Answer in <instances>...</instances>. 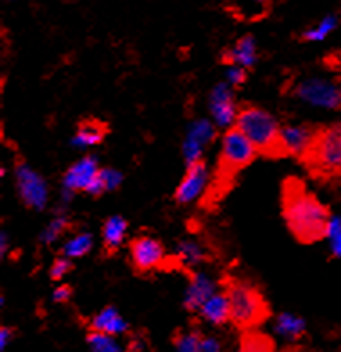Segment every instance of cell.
I'll return each instance as SVG.
<instances>
[{
	"mask_svg": "<svg viewBox=\"0 0 341 352\" xmlns=\"http://www.w3.org/2000/svg\"><path fill=\"white\" fill-rule=\"evenodd\" d=\"M272 342L263 334H246L243 340V352H272Z\"/></svg>",
	"mask_w": 341,
	"mask_h": 352,
	"instance_id": "obj_25",
	"label": "cell"
},
{
	"mask_svg": "<svg viewBox=\"0 0 341 352\" xmlns=\"http://www.w3.org/2000/svg\"><path fill=\"white\" fill-rule=\"evenodd\" d=\"M208 184V171L207 166L203 160H198V162L189 164L187 166V173L182 178L180 186L176 187L175 198L178 204L185 205L194 201L196 198L203 195V190L207 187Z\"/></svg>",
	"mask_w": 341,
	"mask_h": 352,
	"instance_id": "obj_9",
	"label": "cell"
},
{
	"mask_svg": "<svg viewBox=\"0 0 341 352\" xmlns=\"http://www.w3.org/2000/svg\"><path fill=\"white\" fill-rule=\"evenodd\" d=\"M14 176H16V187L22 201L29 209L42 210L47 205V196L49 189L42 176L36 171H32L25 162H16L14 167Z\"/></svg>",
	"mask_w": 341,
	"mask_h": 352,
	"instance_id": "obj_7",
	"label": "cell"
},
{
	"mask_svg": "<svg viewBox=\"0 0 341 352\" xmlns=\"http://www.w3.org/2000/svg\"><path fill=\"white\" fill-rule=\"evenodd\" d=\"M295 96L313 107L341 110V87L327 79H305L295 87Z\"/></svg>",
	"mask_w": 341,
	"mask_h": 352,
	"instance_id": "obj_6",
	"label": "cell"
},
{
	"mask_svg": "<svg viewBox=\"0 0 341 352\" xmlns=\"http://www.w3.org/2000/svg\"><path fill=\"white\" fill-rule=\"evenodd\" d=\"M325 237L329 239L332 255L338 257V259H341V216H331L327 236Z\"/></svg>",
	"mask_w": 341,
	"mask_h": 352,
	"instance_id": "obj_24",
	"label": "cell"
},
{
	"mask_svg": "<svg viewBox=\"0 0 341 352\" xmlns=\"http://www.w3.org/2000/svg\"><path fill=\"white\" fill-rule=\"evenodd\" d=\"M129 257H131V264L137 272L148 274L153 270L162 268V264L166 261V250L157 239L149 236H140L129 243Z\"/></svg>",
	"mask_w": 341,
	"mask_h": 352,
	"instance_id": "obj_8",
	"label": "cell"
},
{
	"mask_svg": "<svg viewBox=\"0 0 341 352\" xmlns=\"http://www.w3.org/2000/svg\"><path fill=\"white\" fill-rule=\"evenodd\" d=\"M338 23H340V19H338L336 14H329L318 25H314L313 29L305 31L304 40H307V42H322L338 28Z\"/></svg>",
	"mask_w": 341,
	"mask_h": 352,
	"instance_id": "obj_22",
	"label": "cell"
},
{
	"mask_svg": "<svg viewBox=\"0 0 341 352\" xmlns=\"http://www.w3.org/2000/svg\"><path fill=\"white\" fill-rule=\"evenodd\" d=\"M107 131V126L97 121V119H87V121H83L78 126V131H76L74 139H72V144L78 146V148L97 146L99 142H102Z\"/></svg>",
	"mask_w": 341,
	"mask_h": 352,
	"instance_id": "obj_17",
	"label": "cell"
},
{
	"mask_svg": "<svg viewBox=\"0 0 341 352\" xmlns=\"http://www.w3.org/2000/svg\"><path fill=\"white\" fill-rule=\"evenodd\" d=\"M126 230H128V223L124 218L111 216L107 219L104 227H102V243H104L108 254H113L120 246V243L124 241Z\"/></svg>",
	"mask_w": 341,
	"mask_h": 352,
	"instance_id": "obj_19",
	"label": "cell"
},
{
	"mask_svg": "<svg viewBox=\"0 0 341 352\" xmlns=\"http://www.w3.org/2000/svg\"><path fill=\"white\" fill-rule=\"evenodd\" d=\"M257 155L258 151L254 142L237 126L226 131L223 137V149L219 155V162H217L216 176L208 187V192L205 195L203 205L217 204L232 189L237 173L254 162Z\"/></svg>",
	"mask_w": 341,
	"mask_h": 352,
	"instance_id": "obj_2",
	"label": "cell"
},
{
	"mask_svg": "<svg viewBox=\"0 0 341 352\" xmlns=\"http://www.w3.org/2000/svg\"><path fill=\"white\" fill-rule=\"evenodd\" d=\"M178 255H180V263L184 264H196L203 259L201 248L192 241H182L178 245Z\"/></svg>",
	"mask_w": 341,
	"mask_h": 352,
	"instance_id": "obj_26",
	"label": "cell"
},
{
	"mask_svg": "<svg viewBox=\"0 0 341 352\" xmlns=\"http://www.w3.org/2000/svg\"><path fill=\"white\" fill-rule=\"evenodd\" d=\"M226 295L230 300L232 320L239 327H245V329L254 327L270 315L264 297L250 284L230 280L226 284Z\"/></svg>",
	"mask_w": 341,
	"mask_h": 352,
	"instance_id": "obj_5",
	"label": "cell"
},
{
	"mask_svg": "<svg viewBox=\"0 0 341 352\" xmlns=\"http://www.w3.org/2000/svg\"><path fill=\"white\" fill-rule=\"evenodd\" d=\"M70 297H72V287L67 286V284H63V286H60V287H56L54 295H52L54 302H67Z\"/></svg>",
	"mask_w": 341,
	"mask_h": 352,
	"instance_id": "obj_33",
	"label": "cell"
},
{
	"mask_svg": "<svg viewBox=\"0 0 341 352\" xmlns=\"http://www.w3.org/2000/svg\"><path fill=\"white\" fill-rule=\"evenodd\" d=\"M199 352H221V345L216 338H201Z\"/></svg>",
	"mask_w": 341,
	"mask_h": 352,
	"instance_id": "obj_32",
	"label": "cell"
},
{
	"mask_svg": "<svg viewBox=\"0 0 341 352\" xmlns=\"http://www.w3.org/2000/svg\"><path fill=\"white\" fill-rule=\"evenodd\" d=\"M69 228V219L67 218H56L54 221L49 225V227L45 228V232H43V236H42V241L43 243H54L56 239L60 236H63V232Z\"/></svg>",
	"mask_w": 341,
	"mask_h": 352,
	"instance_id": "obj_27",
	"label": "cell"
},
{
	"mask_svg": "<svg viewBox=\"0 0 341 352\" xmlns=\"http://www.w3.org/2000/svg\"><path fill=\"white\" fill-rule=\"evenodd\" d=\"M316 131H318V126H287V128H282V140L286 144L287 153L295 155L296 158H302L305 155V151L311 148L314 137H316Z\"/></svg>",
	"mask_w": 341,
	"mask_h": 352,
	"instance_id": "obj_13",
	"label": "cell"
},
{
	"mask_svg": "<svg viewBox=\"0 0 341 352\" xmlns=\"http://www.w3.org/2000/svg\"><path fill=\"white\" fill-rule=\"evenodd\" d=\"M92 331H99V333H107L116 336V334L124 333L128 329V324L124 322V318L117 313V309L113 307H107L102 309L101 313H97L92 318V324H90Z\"/></svg>",
	"mask_w": 341,
	"mask_h": 352,
	"instance_id": "obj_18",
	"label": "cell"
},
{
	"mask_svg": "<svg viewBox=\"0 0 341 352\" xmlns=\"http://www.w3.org/2000/svg\"><path fill=\"white\" fill-rule=\"evenodd\" d=\"M199 343H201V336L199 334H182L180 338L176 340V352H199Z\"/></svg>",
	"mask_w": 341,
	"mask_h": 352,
	"instance_id": "obj_28",
	"label": "cell"
},
{
	"mask_svg": "<svg viewBox=\"0 0 341 352\" xmlns=\"http://www.w3.org/2000/svg\"><path fill=\"white\" fill-rule=\"evenodd\" d=\"M94 246V239L90 234H78L72 239L63 245V255L65 257H69V259H76V257H83L87 255L88 252L92 250Z\"/></svg>",
	"mask_w": 341,
	"mask_h": 352,
	"instance_id": "obj_21",
	"label": "cell"
},
{
	"mask_svg": "<svg viewBox=\"0 0 341 352\" xmlns=\"http://www.w3.org/2000/svg\"><path fill=\"white\" fill-rule=\"evenodd\" d=\"M254 2H257V4H263L264 0H254Z\"/></svg>",
	"mask_w": 341,
	"mask_h": 352,
	"instance_id": "obj_35",
	"label": "cell"
},
{
	"mask_svg": "<svg viewBox=\"0 0 341 352\" xmlns=\"http://www.w3.org/2000/svg\"><path fill=\"white\" fill-rule=\"evenodd\" d=\"M282 207L289 230L300 243H316L327 236L332 214L296 178L284 182Z\"/></svg>",
	"mask_w": 341,
	"mask_h": 352,
	"instance_id": "obj_1",
	"label": "cell"
},
{
	"mask_svg": "<svg viewBox=\"0 0 341 352\" xmlns=\"http://www.w3.org/2000/svg\"><path fill=\"white\" fill-rule=\"evenodd\" d=\"M210 111H212L214 121L217 126H230L237 119V110H235L234 96L228 85L221 83L214 88L210 94Z\"/></svg>",
	"mask_w": 341,
	"mask_h": 352,
	"instance_id": "obj_12",
	"label": "cell"
},
{
	"mask_svg": "<svg viewBox=\"0 0 341 352\" xmlns=\"http://www.w3.org/2000/svg\"><path fill=\"white\" fill-rule=\"evenodd\" d=\"M70 270H72V264H70L69 257H60V259H56L51 266V278L54 280H60L63 278L65 275L69 274Z\"/></svg>",
	"mask_w": 341,
	"mask_h": 352,
	"instance_id": "obj_29",
	"label": "cell"
},
{
	"mask_svg": "<svg viewBox=\"0 0 341 352\" xmlns=\"http://www.w3.org/2000/svg\"><path fill=\"white\" fill-rule=\"evenodd\" d=\"M87 340L92 352H120V345L111 334L92 331Z\"/></svg>",
	"mask_w": 341,
	"mask_h": 352,
	"instance_id": "obj_23",
	"label": "cell"
},
{
	"mask_svg": "<svg viewBox=\"0 0 341 352\" xmlns=\"http://www.w3.org/2000/svg\"><path fill=\"white\" fill-rule=\"evenodd\" d=\"M214 295V284L208 277L201 274L192 275L185 295V307L190 311H199L208 298Z\"/></svg>",
	"mask_w": 341,
	"mask_h": 352,
	"instance_id": "obj_14",
	"label": "cell"
},
{
	"mask_svg": "<svg viewBox=\"0 0 341 352\" xmlns=\"http://www.w3.org/2000/svg\"><path fill=\"white\" fill-rule=\"evenodd\" d=\"M11 338H13V331L10 327H2L0 329V349H6V345L11 342Z\"/></svg>",
	"mask_w": 341,
	"mask_h": 352,
	"instance_id": "obj_34",
	"label": "cell"
},
{
	"mask_svg": "<svg viewBox=\"0 0 341 352\" xmlns=\"http://www.w3.org/2000/svg\"><path fill=\"white\" fill-rule=\"evenodd\" d=\"M311 173L318 176H341V122L318 126L311 148L300 158Z\"/></svg>",
	"mask_w": 341,
	"mask_h": 352,
	"instance_id": "obj_4",
	"label": "cell"
},
{
	"mask_svg": "<svg viewBox=\"0 0 341 352\" xmlns=\"http://www.w3.org/2000/svg\"><path fill=\"white\" fill-rule=\"evenodd\" d=\"M223 60H225L226 63H234V65L245 67V69L254 67L255 60H257V47H255L254 38L243 36L241 40H237L230 51L223 56Z\"/></svg>",
	"mask_w": 341,
	"mask_h": 352,
	"instance_id": "obj_16",
	"label": "cell"
},
{
	"mask_svg": "<svg viewBox=\"0 0 341 352\" xmlns=\"http://www.w3.org/2000/svg\"><path fill=\"white\" fill-rule=\"evenodd\" d=\"M99 166H97L96 157H85L81 158L79 162H76L74 166L69 167V171L65 173L63 176V186L65 189L72 192V190H85L90 187L94 180L99 175Z\"/></svg>",
	"mask_w": 341,
	"mask_h": 352,
	"instance_id": "obj_11",
	"label": "cell"
},
{
	"mask_svg": "<svg viewBox=\"0 0 341 352\" xmlns=\"http://www.w3.org/2000/svg\"><path fill=\"white\" fill-rule=\"evenodd\" d=\"M235 126L254 142L258 155L267 158L289 157L282 140V128L267 111L255 107L243 108L237 111Z\"/></svg>",
	"mask_w": 341,
	"mask_h": 352,
	"instance_id": "obj_3",
	"label": "cell"
},
{
	"mask_svg": "<svg viewBox=\"0 0 341 352\" xmlns=\"http://www.w3.org/2000/svg\"><path fill=\"white\" fill-rule=\"evenodd\" d=\"M216 139V128L208 121H196L189 128L187 139L184 142V157L187 166L201 160L203 148Z\"/></svg>",
	"mask_w": 341,
	"mask_h": 352,
	"instance_id": "obj_10",
	"label": "cell"
},
{
	"mask_svg": "<svg viewBox=\"0 0 341 352\" xmlns=\"http://www.w3.org/2000/svg\"><path fill=\"white\" fill-rule=\"evenodd\" d=\"M226 76H228V81H230L234 87H239V85H243L246 81V69L241 65H235L228 70V74Z\"/></svg>",
	"mask_w": 341,
	"mask_h": 352,
	"instance_id": "obj_31",
	"label": "cell"
},
{
	"mask_svg": "<svg viewBox=\"0 0 341 352\" xmlns=\"http://www.w3.org/2000/svg\"><path fill=\"white\" fill-rule=\"evenodd\" d=\"M199 311H201L203 318L214 325H221L225 322H228V320H232L230 300H228L226 293H221V295L214 293L212 297L203 304Z\"/></svg>",
	"mask_w": 341,
	"mask_h": 352,
	"instance_id": "obj_15",
	"label": "cell"
},
{
	"mask_svg": "<svg viewBox=\"0 0 341 352\" xmlns=\"http://www.w3.org/2000/svg\"><path fill=\"white\" fill-rule=\"evenodd\" d=\"M275 331L287 340L300 338L305 331V322L291 313H282L275 322Z\"/></svg>",
	"mask_w": 341,
	"mask_h": 352,
	"instance_id": "obj_20",
	"label": "cell"
},
{
	"mask_svg": "<svg viewBox=\"0 0 341 352\" xmlns=\"http://www.w3.org/2000/svg\"><path fill=\"white\" fill-rule=\"evenodd\" d=\"M101 178L107 186V190H116L122 182V175L116 169H101Z\"/></svg>",
	"mask_w": 341,
	"mask_h": 352,
	"instance_id": "obj_30",
	"label": "cell"
}]
</instances>
